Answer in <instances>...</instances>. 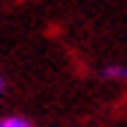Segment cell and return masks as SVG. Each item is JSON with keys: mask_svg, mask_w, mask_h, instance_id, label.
<instances>
[{"mask_svg": "<svg viewBox=\"0 0 127 127\" xmlns=\"http://www.w3.org/2000/svg\"><path fill=\"white\" fill-rule=\"evenodd\" d=\"M0 127H32V122L25 116H0Z\"/></svg>", "mask_w": 127, "mask_h": 127, "instance_id": "obj_1", "label": "cell"}, {"mask_svg": "<svg viewBox=\"0 0 127 127\" xmlns=\"http://www.w3.org/2000/svg\"><path fill=\"white\" fill-rule=\"evenodd\" d=\"M103 78H119V81H125V65H108V68H103Z\"/></svg>", "mask_w": 127, "mask_h": 127, "instance_id": "obj_2", "label": "cell"}, {"mask_svg": "<svg viewBox=\"0 0 127 127\" xmlns=\"http://www.w3.org/2000/svg\"><path fill=\"white\" fill-rule=\"evenodd\" d=\"M3 87H5V84H3V78H0V92H3Z\"/></svg>", "mask_w": 127, "mask_h": 127, "instance_id": "obj_3", "label": "cell"}, {"mask_svg": "<svg viewBox=\"0 0 127 127\" xmlns=\"http://www.w3.org/2000/svg\"><path fill=\"white\" fill-rule=\"evenodd\" d=\"M125 78H127V65H125Z\"/></svg>", "mask_w": 127, "mask_h": 127, "instance_id": "obj_4", "label": "cell"}]
</instances>
